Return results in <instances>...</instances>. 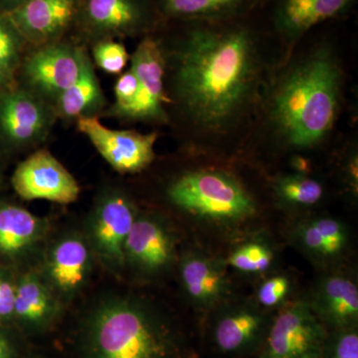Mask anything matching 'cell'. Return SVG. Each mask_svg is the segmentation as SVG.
Here are the masks:
<instances>
[{
	"mask_svg": "<svg viewBox=\"0 0 358 358\" xmlns=\"http://www.w3.org/2000/svg\"><path fill=\"white\" fill-rule=\"evenodd\" d=\"M173 71L174 94L189 121L203 133H226L258 92L255 38L244 26H199L181 42Z\"/></svg>",
	"mask_w": 358,
	"mask_h": 358,
	"instance_id": "6da1fadb",
	"label": "cell"
},
{
	"mask_svg": "<svg viewBox=\"0 0 358 358\" xmlns=\"http://www.w3.org/2000/svg\"><path fill=\"white\" fill-rule=\"evenodd\" d=\"M343 70L338 56L320 44L278 78L268 98V117L280 141L294 150L322 143L338 119Z\"/></svg>",
	"mask_w": 358,
	"mask_h": 358,
	"instance_id": "7a4b0ae2",
	"label": "cell"
},
{
	"mask_svg": "<svg viewBox=\"0 0 358 358\" xmlns=\"http://www.w3.org/2000/svg\"><path fill=\"white\" fill-rule=\"evenodd\" d=\"M82 358H189L185 336L154 306L129 296L100 301L82 327Z\"/></svg>",
	"mask_w": 358,
	"mask_h": 358,
	"instance_id": "3957f363",
	"label": "cell"
},
{
	"mask_svg": "<svg viewBox=\"0 0 358 358\" xmlns=\"http://www.w3.org/2000/svg\"><path fill=\"white\" fill-rule=\"evenodd\" d=\"M171 203L199 217L237 222L253 216L256 205L236 178L216 169L179 176L167 190Z\"/></svg>",
	"mask_w": 358,
	"mask_h": 358,
	"instance_id": "277c9868",
	"label": "cell"
},
{
	"mask_svg": "<svg viewBox=\"0 0 358 358\" xmlns=\"http://www.w3.org/2000/svg\"><path fill=\"white\" fill-rule=\"evenodd\" d=\"M138 214L133 199L117 188L101 193L90 212L85 237L95 258L113 272L126 267L124 248Z\"/></svg>",
	"mask_w": 358,
	"mask_h": 358,
	"instance_id": "5b68a950",
	"label": "cell"
},
{
	"mask_svg": "<svg viewBox=\"0 0 358 358\" xmlns=\"http://www.w3.org/2000/svg\"><path fill=\"white\" fill-rule=\"evenodd\" d=\"M327 333L310 301H294L271 320L259 358H320Z\"/></svg>",
	"mask_w": 358,
	"mask_h": 358,
	"instance_id": "8992f818",
	"label": "cell"
},
{
	"mask_svg": "<svg viewBox=\"0 0 358 358\" xmlns=\"http://www.w3.org/2000/svg\"><path fill=\"white\" fill-rule=\"evenodd\" d=\"M95 259L84 233H65L45 252L39 274L59 300L71 301L88 284Z\"/></svg>",
	"mask_w": 358,
	"mask_h": 358,
	"instance_id": "52a82bcc",
	"label": "cell"
},
{
	"mask_svg": "<svg viewBox=\"0 0 358 358\" xmlns=\"http://www.w3.org/2000/svg\"><path fill=\"white\" fill-rule=\"evenodd\" d=\"M77 127L117 173H140L155 160L157 133L110 129L96 117H81Z\"/></svg>",
	"mask_w": 358,
	"mask_h": 358,
	"instance_id": "ba28073f",
	"label": "cell"
},
{
	"mask_svg": "<svg viewBox=\"0 0 358 358\" xmlns=\"http://www.w3.org/2000/svg\"><path fill=\"white\" fill-rule=\"evenodd\" d=\"M87 56L83 49L69 44L43 45L25 61L26 84L33 94L54 103L80 76Z\"/></svg>",
	"mask_w": 358,
	"mask_h": 358,
	"instance_id": "9c48e42d",
	"label": "cell"
},
{
	"mask_svg": "<svg viewBox=\"0 0 358 358\" xmlns=\"http://www.w3.org/2000/svg\"><path fill=\"white\" fill-rule=\"evenodd\" d=\"M270 324L267 313L253 303L224 306L218 308L212 322V345L225 357L260 352Z\"/></svg>",
	"mask_w": 358,
	"mask_h": 358,
	"instance_id": "30bf717a",
	"label": "cell"
},
{
	"mask_svg": "<svg viewBox=\"0 0 358 358\" xmlns=\"http://www.w3.org/2000/svg\"><path fill=\"white\" fill-rule=\"evenodd\" d=\"M129 59L131 69L138 78V92L122 120L166 121L164 105L169 99L164 89L166 60L164 48L157 40L148 37L138 44Z\"/></svg>",
	"mask_w": 358,
	"mask_h": 358,
	"instance_id": "8fae6325",
	"label": "cell"
},
{
	"mask_svg": "<svg viewBox=\"0 0 358 358\" xmlns=\"http://www.w3.org/2000/svg\"><path fill=\"white\" fill-rule=\"evenodd\" d=\"M13 185L16 193L26 200L69 204L76 201L80 194V186L74 176L45 150L21 162L14 171Z\"/></svg>",
	"mask_w": 358,
	"mask_h": 358,
	"instance_id": "7c38bea8",
	"label": "cell"
},
{
	"mask_svg": "<svg viewBox=\"0 0 358 358\" xmlns=\"http://www.w3.org/2000/svg\"><path fill=\"white\" fill-rule=\"evenodd\" d=\"M176 256V240L164 219L138 214L124 248L126 266L141 275H159L173 265Z\"/></svg>",
	"mask_w": 358,
	"mask_h": 358,
	"instance_id": "4fadbf2b",
	"label": "cell"
},
{
	"mask_svg": "<svg viewBox=\"0 0 358 358\" xmlns=\"http://www.w3.org/2000/svg\"><path fill=\"white\" fill-rule=\"evenodd\" d=\"M44 101L30 91L0 99V129L14 145H34L48 133L55 112Z\"/></svg>",
	"mask_w": 358,
	"mask_h": 358,
	"instance_id": "5bb4252c",
	"label": "cell"
},
{
	"mask_svg": "<svg viewBox=\"0 0 358 358\" xmlns=\"http://www.w3.org/2000/svg\"><path fill=\"white\" fill-rule=\"evenodd\" d=\"M61 312V301L39 272H28L16 280L13 320L27 333L41 334L50 329Z\"/></svg>",
	"mask_w": 358,
	"mask_h": 358,
	"instance_id": "9a60e30c",
	"label": "cell"
},
{
	"mask_svg": "<svg viewBox=\"0 0 358 358\" xmlns=\"http://www.w3.org/2000/svg\"><path fill=\"white\" fill-rule=\"evenodd\" d=\"M76 0H26L13 11L20 31L32 43H53L72 22Z\"/></svg>",
	"mask_w": 358,
	"mask_h": 358,
	"instance_id": "2e32d148",
	"label": "cell"
},
{
	"mask_svg": "<svg viewBox=\"0 0 358 358\" xmlns=\"http://www.w3.org/2000/svg\"><path fill=\"white\" fill-rule=\"evenodd\" d=\"M181 286L195 307L201 310L218 308L228 291L222 266L197 252L182 257L179 265Z\"/></svg>",
	"mask_w": 358,
	"mask_h": 358,
	"instance_id": "e0dca14e",
	"label": "cell"
},
{
	"mask_svg": "<svg viewBox=\"0 0 358 358\" xmlns=\"http://www.w3.org/2000/svg\"><path fill=\"white\" fill-rule=\"evenodd\" d=\"M310 303L327 331L357 327L358 289L345 275L324 278L317 284Z\"/></svg>",
	"mask_w": 358,
	"mask_h": 358,
	"instance_id": "ac0fdd59",
	"label": "cell"
},
{
	"mask_svg": "<svg viewBox=\"0 0 358 358\" xmlns=\"http://www.w3.org/2000/svg\"><path fill=\"white\" fill-rule=\"evenodd\" d=\"M49 230L46 219L23 207L0 205V258L17 260L38 248Z\"/></svg>",
	"mask_w": 358,
	"mask_h": 358,
	"instance_id": "d6986e66",
	"label": "cell"
},
{
	"mask_svg": "<svg viewBox=\"0 0 358 358\" xmlns=\"http://www.w3.org/2000/svg\"><path fill=\"white\" fill-rule=\"evenodd\" d=\"M355 0H279L275 28L289 41L300 39L313 27L345 13Z\"/></svg>",
	"mask_w": 358,
	"mask_h": 358,
	"instance_id": "ffe728a7",
	"label": "cell"
},
{
	"mask_svg": "<svg viewBox=\"0 0 358 358\" xmlns=\"http://www.w3.org/2000/svg\"><path fill=\"white\" fill-rule=\"evenodd\" d=\"M84 13L90 28L103 36L134 34L148 22L138 0H86Z\"/></svg>",
	"mask_w": 358,
	"mask_h": 358,
	"instance_id": "44dd1931",
	"label": "cell"
},
{
	"mask_svg": "<svg viewBox=\"0 0 358 358\" xmlns=\"http://www.w3.org/2000/svg\"><path fill=\"white\" fill-rule=\"evenodd\" d=\"M105 103L102 88L88 55L81 74L54 101L53 109L62 119L77 121L81 117H96Z\"/></svg>",
	"mask_w": 358,
	"mask_h": 358,
	"instance_id": "7402d4cb",
	"label": "cell"
},
{
	"mask_svg": "<svg viewBox=\"0 0 358 358\" xmlns=\"http://www.w3.org/2000/svg\"><path fill=\"white\" fill-rule=\"evenodd\" d=\"M299 243L317 258L333 259L343 254L348 244L345 226L334 218L310 219L296 229Z\"/></svg>",
	"mask_w": 358,
	"mask_h": 358,
	"instance_id": "603a6c76",
	"label": "cell"
},
{
	"mask_svg": "<svg viewBox=\"0 0 358 358\" xmlns=\"http://www.w3.org/2000/svg\"><path fill=\"white\" fill-rule=\"evenodd\" d=\"M251 0H159L162 13L182 20H227L243 11Z\"/></svg>",
	"mask_w": 358,
	"mask_h": 358,
	"instance_id": "cb8c5ba5",
	"label": "cell"
},
{
	"mask_svg": "<svg viewBox=\"0 0 358 358\" xmlns=\"http://www.w3.org/2000/svg\"><path fill=\"white\" fill-rule=\"evenodd\" d=\"M274 192L282 203L308 207L322 200L324 190L320 181L299 173L278 178L274 182Z\"/></svg>",
	"mask_w": 358,
	"mask_h": 358,
	"instance_id": "d4e9b609",
	"label": "cell"
},
{
	"mask_svg": "<svg viewBox=\"0 0 358 358\" xmlns=\"http://www.w3.org/2000/svg\"><path fill=\"white\" fill-rule=\"evenodd\" d=\"M274 261V253L267 245L251 242L235 250L228 263L244 273H263L270 268Z\"/></svg>",
	"mask_w": 358,
	"mask_h": 358,
	"instance_id": "484cf974",
	"label": "cell"
},
{
	"mask_svg": "<svg viewBox=\"0 0 358 358\" xmlns=\"http://www.w3.org/2000/svg\"><path fill=\"white\" fill-rule=\"evenodd\" d=\"M320 358H358L357 327L329 331Z\"/></svg>",
	"mask_w": 358,
	"mask_h": 358,
	"instance_id": "4316f807",
	"label": "cell"
},
{
	"mask_svg": "<svg viewBox=\"0 0 358 358\" xmlns=\"http://www.w3.org/2000/svg\"><path fill=\"white\" fill-rule=\"evenodd\" d=\"M93 57L96 65L108 74H120L128 64L129 55L120 42L103 40L95 45Z\"/></svg>",
	"mask_w": 358,
	"mask_h": 358,
	"instance_id": "83f0119b",
	"label": "cell"
},
{
	"mask_svg": "<svg viewBox=\"0 0 358 358\" xmlns=\"http://www.w3.org/2000/svg\"><path fill=\"white\" fill-rule=\"evenodd\" d=\"M138 92V81L133 70L122 74L115 85V101L110 109V114L124 119L129 108L136 100Z\"/></svg>",
	"mask_w": 358,
	"mask_h": 358,
	"instance_id": "f1b7e54d",
	"label": "cell"
},
{
	"mask_svg": "<svg viewBox=\"0 0 358 358\" xmlns=\"http://www.w3.org/2000/svg\"><path fill=\"white\" fill-rule=\"evenodd\" d=\"M291 282L285 275H275L266 280L259 287L257 299L260 306L266 308L277 307L288 296Z\"/></svg>",
	"mask_w": 358,
	"mask_h": 358,
	"instance_id": "f546056e",
	"label": "cell"
},
{
	"mask_svg": "<svg viewBox=\"0 0 358 358\" xmlns=\"http://www.w3.org/2000/svg\"><path fill=\"white\" fill-rule=\"evenodd\" d=\"M20 58V41L13 32L0 22V74L8 78Z\"/></svg>",
	"mask_w": 358,
	"mask_h": 358,
	"instance_id": "4dcf8cb0",
	"label": "cell"
},
{
	"mask_svg": "<svg viewBox=\"0 0 358 358\" xmlns=\"http://www.w3.org/2000/svg\"><path fill=\"white\" fill-rule=\"evenodd\" d=\"M16 280L8 270L0 268V322L13 320Z\"/></svg>",
	"mask_w": 358,
	"mask_h": 358,
	"instance_id": "1f68e13d",
	"label": "cell"
},
{
	"mask_svg": "<svg viewBox=\"0 0 358 358\" xmlns=\"http://www.w3.org/2000/svg\"><path fill=\"white\" fill-rule=\"evenodd\" d=\"M348 169H346V174H348V180H350V187L357 192V157L352 155L350 157V162L348 164Z\"/></svg>",
	"mask_w": 358,
	"mask_h": 358,
	"instance_id": "d6a6232c",
	"label": "cell"
},
{
	"mask_svg": "<svg viewBox=\"0 0 358 358\" xmlns=\"http://www.w3.org/2000/svg\"><path fill=\"white\" fill-rule=\"evenodd\" d=\"M15 350L6 334L0 331V358H14Z\"/></svg>",
	"mask_w": 358,
	"mask_h": 358,
	"instance_id": "836d02e7",
	"label": "cell"
},
{
	"mask_svg": "<svg viewBox=\"0 0 358 358\" xmlns=\"http://www.w3.org/2000/svg\"><path fill=\"white\" fill-rule=\"evenodd\" d=\"M9 1H13V2H17L18 3V6H20V4H22L23 2H25L26 0H9Z\"/></svg>",
	"mask_w": 358,
	"mask_h": 358,
	"instance_id": "e575fe53",
	"label": "cell"
},
{
	"mask_svg": "<svg viewBox=\"0 0 358 358\" xmlns=\"http://www.w3.org/2000/svg\"><path fill=\"white\" fill-rule=\"evenodd\" d=\"M6 78L3 76V75L0 74V85L3 83L4 80H6Z\"/></svg>",
	"mask_w": 358,
	"mask_h": 358,
	"instance_id": "d590c367",
	"label": "cell"
},
{
	"mask_svg": "<svg viewBox=\"0 0 358 358\" xmlns=\"http://www.w3.org/2000/svg\"><path fill=\"white\" fill-rule=\"evenodd\" d=\"M31 358H44V357H39V355H34V357H32Z\"/></svg>",
	"mask_w": 358,
	"mask_h": 358,
	"instance_id": "8d00e7d4",
	"label": "cell"
}]
</instances>
